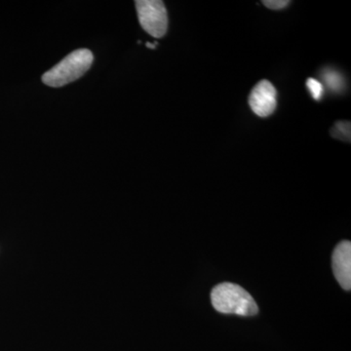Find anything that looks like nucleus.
Here are the masks:
<instances>
[{"label": "nucleus", "mask_w": 351, "mask_h": 351, "mask_svg": "<svg viewBox=\"0 0 351 351\" xmlns=\"http://www.w3.org/2000/svg\"><path fill=\"white\" fill-rule=\"evenodd\" d=\"M211 302L217 311L241 316H254L258 313L255 300L241 286L221 283L212 290Z\"/></svg>", "instance_id": "f257e3e1"}, {"label": "nucleus", "mask_w": 351, "mask_h": 351, "mask_svg": "<svg viewBox=\"0 0 351 351\" xmlns=\"http://www.w3.org/2000/svg\"><path fill=\"white\" fill-rule=\"evenodd\" d=\"M93 60V54L90 50L73 51L54 68L46 71L43 82L50 87H62L75 82L91 68Z\"/></svg>", "instance_id": "f03ea898"}, {"label": "nucleus", "mask_w": 351, "mask_h": 351, "mask_svg": "<svg viewBox=\"0 0 351 351\" xmlns=\"http://www.w3.org/2000/svg\"><path fill=\"white\" fill-rule=\"evenodd\" d=\"M138 22L147 34L156 38H163L168 29V15L160 0H137Z\"/></svg>", "instance_id": "7ed1b4c3"}, {"label": "nucleus", "mask_w": 351, "mask_h": 351, "mask_svg": "<svg viewBox=\"0 0 351 351\" xmlns=\"http://www.w3.org/2000/svg\"><path fill=\"white\" fill-rule=\"evenodd\" d=\"M249 105L254 113L261 117L271 115L277 107V91L269 80H262L252 90Z\"/></svg>", "instance_id": "20e7f679"}, {"label": "nucleus", "mask_w": 351, "mask_h": 351, "mask_svg": "<svg viewBox=\"0 0 351 351\" xmlns=\"http://www.w3.org/2000/svg\"><path fill=\"white\" fill-rule=\"evenodd\" d=\"M332 271L339 285L345 290L351 289V243L345 240L338 244L332 254Z\"/></svg>", "instance_id": "39448f33"}, {"label": "nucleus", "mask_w": 351, "mask_h": 351, "mask_svg": "<svg viewBox=\"0 0 351 351\" xmlns=\"http://www.w3.org/2000/svg\"><path fill=\"white\" fill-rule=\"evenodd\" d=\"M327 86L332 91H339L343 86V80L339 73L334 71H326L322 76Z\"/></svg>", "instance_id": "423d86ee"}, {"label": "nucleus", "mask_w": 351, "mask_h": 351, "mask_svg": "<svg viewBox=\"0 0 351 351\" xmlns=\"http://www.w3.org/2000/svg\"><path fill=\"white\" fill-rule=\"evenodd\" d=\"M332 137L341 141H350V122L339 121L331 130Z\"/></svg>", "instance_id": "0eeeda50"}, {"label": "nucleus", "mask_w": 351, "mask_h": 351, "mask_svg": "<svg viewBox=\"0 0 351 351\" xmlns=\"http://www.w3.org/2000/svg\"><path fill=\"white\" fill-rule=\"evenodd\" d=\"M306 86L308 88L309 92L313 95L314 100L319 101L324 94V87L322 83L314 78H308L306 80Z\"/></svg>", "instance_id": "6e6552de"}, {"label": "nucleus", "mask_w": 351, "mask_h": 351, "mask_svg": "<svg viewBox=\"0 0 351 351\" xmlns=\"http://www.w3.org/2000/svg\"><path fill=\"white\" fill-rule=\"evenodd\" d=\"M263 3L272 10H279V9L287 7L290 4V1L288 0H263Z\"/></svg>", "instance_id": "1a4fd4ad"}, {"label": "nucleus", "mask_w": 351, "mask_h": 351, "mask_svg": "<svg viewBox=\"0 0 351 351\" xmlns=\"http://www.w3.org/2000/svg\"><path fill=\"white\" fill-rule=\"evenodd\" d=\"M145 45H147V47L151 48V49H154V48L156 47L157 43H154V44H152V43H147V44H145Z\"/></svg>", "instance_id": "9d476101"}]
</instances>
